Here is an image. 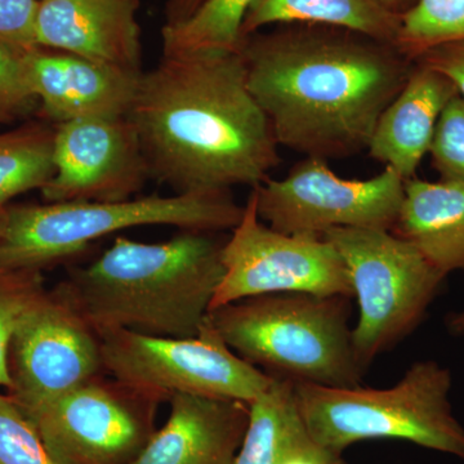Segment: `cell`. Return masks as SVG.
<instances>
[{"instance_id":"cell-1","label":"cell","mask_w":464,"mask_h":464,"mask_svg":"<svg viewBox=\"0 0 464 464\" xmlns=\"http://www.w3.org/2000/svg\"><path fill=\"white\" fill-rule=\"evenodd\" d=\"M240 53L279 146L325 161L368 149L414 67L390 43L311 24L250 34Z\"/></svg>"},{"instance_id":"cell-2","label":"cell","mask_w":464,"mask_h":464,"mask_svg":"<svg viewBox=\"0 0 464 464\" xmlns=\"http://www.w3.org/2000/svg\"><path fill=\"white\" fill-rule=\"evenodd\" d=\"M127 118L150 177L174 194L255 188L282 161L240 51L163 54L140 75Z\"/></svg>"},{"instance_id":"cell-3","label":"cell","mask_w":464,"mask_h":464,"mask_svg":"<svg viewBox=\"0 0 464 464\" xmlns=\"http://www.w3.org/2000/svg\"><path fill=\"white\" fill-rule=\"evenodd\" d=\"M216 234L183 230L163 243L118 237L56 289L96 333L195 337L225 274L226 240Z\"/></svg>"},{"instance_id":"cell-4","label":"cell","mask_w":464,"mask_h":464,"mask_svg":"<svg viewBox=\"0 0 464 464\" xmlns=\"http://www.w3.org/2000/svg\"><path fill=\"white\" fill-rule=\"evenodd\" d=\"M350 299L304 293L258 295L209 311L208 320L228 347L266 373L337 389L362 386Z\"/></svg>"},{"instance_id":"cell-5","label":"cell","mask_w":464,"mask_h":464,"mask_svg":"<svg viewBox=\"0 0 464 464\" xmlns=\"http://www.w3.org/2000/svg\"><path fill=\"white\" fill-rule=\"evenodd\" d=\"M450 390V371L433 360L414 362L389 389L295 382L304 426L325 447L343 453L360 441L401 440L464 462V427L451 409Z\"/></svg>"},{"instance_id":"cell-6","label":"cell","mask_w":464,"mask_h":464,"mask_svg":"<svg viewBox=\"0 0 464 464\" xmlns=\"http://www.w3.org/2000/svg\"><path fill=\"white\" fill-rule=\"evenodd\" d=\"M244 207L231 191L145 197L114 203L66 201L43 206H8L0 241V267L42 271L83 252L93 241L142 226L182 230H232Z\"/></svg>"},{"instance_id":"cell-7","label":"cell","mask_w":464,"mask_h":464,"mask_svg":"<svg viewBox=\"0 0 464 464\" xmlns=\"http://www.w3.org/2000/svg\"><path fill=\"white\" fill-rule=\"evenodd\" d=\"M323 237L347 268L359 306L353 346L357 362L366 369L423 322L447 276L390 230L333 228Z\"/></svg>"},{"instance_id":"cell-8","label":"cell","mask_w":464,"mask_h":464,"mask_svg":"<svg viewBox=\"0 0 464 464\" xmlns=\"http://www.w3.org/2000/svg\"><path fill=\"white\" fill-rule=\"evenodd\" d=\"M97 334L103 371L158 400L185 393L249 404L273 382V375L235 353L209 320L191 338L155 337L123 329Z\"/></svg>"},{"instance_id":"cell-9","label":"cell","mask_w":464,"mask_h":464,"mask_svg":"<svg viewBox=\"0 0 464 464\" xmlns=\"http://www.w3.org/2000/svg\"><path fill=\"white\" fill-rule=\"evenodd\" d=\"M231 231L222 252L224 277L210 310L283 293L353 298L346 266L331 241L274 230L259 218L252 194Z\"/></svg>"},{"instance_id":"cell-10","label":"cell","mask_w":464,"mask_h":464,"mask_svg":"<svg viewBox=\"0 0 464 464\" xmlns=\"http://www.w3.org/2000/svg\"><path fill=\"white\" fill-rule=\"evenodd\" d=\"M405 179L390 167L369 179H342L322 159L299 161L283 179L252 190L257 215L274 230L323 237L333 228L392 230Z\"/></svg>"},{"instance_id":"cell-11","label":"cell","mask_w":464,"mask_h":464,"mask_svg":"<svg viewBox=\"0 0 464 464\" xmlns=\"http://www.w3.org/2000/svg\"><path fill=\"white\" fill-rule=\"evenodd\" d=\"M7 393L25 415L103 371L100 337L56 288L45 290L9 344Z\"/></svg>"},{"instance_id":"cell-12","label":"cell","mask_w":464,"mask_h":464,"mask_svg":"<svg viewBox=\"0 0 464 464\" xmlns=\"http://www.w3.org/2000/svg\"><path fill=\"white\" fill-rule=\"evenodd\" d=\"M158 401L97 377L26 417L58 464H121L148 442L143 411Z\"/></svg>"},{"instance_id":"cell-13","label":"cell","mask_w":464,"mask_h":464,"mask_svg":"<svg viewBox=\"0 0 464 464\" xmlns=\"http://www.w3.org/2000/svg\"><path fill=\"white\" fill-rule=\"evenodd\" d=\"M53 163V176L41 190L48 203L130 200L151 179L127 116L54 125Z\"/></svg>"},{"instance_id":"cell-14","label":"cell","mask_w":464,"mask_h":464,"mask_svg":"<svg viewBox=\"0 0 464 464\" xmlns=\"http://www.w3.org/2000/svg\"><path fill=\"white\" fill-rule=\"evenodd\" d=\"M39 118L58 125L84 119L125 118L140 75L70 52L38 47L23 56Z\"/></svg>"},{"instance_id":"cell-15","label":"cell","mask_w":464,"mask_h":464,"mask_svg":"<svg viewBox=\"0 0 464 464\" xmlns=\"http://www.w3.org/2000/svg\"><path fill=\"white\" fill-rule=\"evenodd\" d=\"M140 0H41L38 47L141 74Z\"/></svg>"},{"instance_id":"cell-16","label":"cell","mask_w":464,"mask_h":464,"mask_svg":"<svg viewBox=\"0 0 464 464\" xmlns=\"http://www.w3.org/2000/svg\"><path fill=\"white\" fill-rule=\"evenodd\" d=\"M166 424L130 464H234L249 420L237 400L177 393Z\"/></svg>"},{"instance_id":"cell-17","label":"cell","mask_w":464,"mask_h":464,"mask_svg":"<svg viewBox=\"0 0 464 464\" xmlns=\"http://www.w3.org/2000/svg\"><path fill=\"white\" fill-rule=\"evenodd\" d=\"M458 91L438 70L414 63L408 81L382 112L369 142V157L392 168L402 179L415 177L429 154L436 125Z\"/></svg>"},{"instance_id":"cell-18","label":"cell","mask_w":464,"mask_h":464,"mask_svg":"<svg viewBox=\"0 0 464 464\" xmlns=\"http://www.w3.org/2000/svg\"><path fill=\"white\" fill-rule=\"evenodd\" d=\"M393 234L448 276L464 270V185L406 179Z\"/></svg>"},{"instance_id":"cell-19","label":"cell","mask_w":464,"mask_h":464,"mask_svg":"<svg viewBox=\"0 0 464 464\" xmlns=\"http://www.w3.org/2000/svg\"><path fill=\"white\" fill-rule=\"evenodd\" d=\"M288 24L341 27L395 45L401 16L381 0H256L244 17L241 41L267 27Z\"/></svg>"},{"instance_id":"cell-20","label":"cell","mask_w":464,"mask_h":464,"mask_svg":"<svg viewBox=\"0 0 464 464\" xmlns=\"http://www.w3.org/2000/svg\"><path fill=\"white\" fill-rule=\"evenodd\" d=\"M249 402V420L234 464H277L289 445L306 430L299 414L295 382L275 377Z\"/></svg>"},{"instance_id":"cell-21","label":"cell","mask_w":464,"mask_h":464,"mask_svg":"<svg viewBox=\"0 0 464 464\" xmlns=\"http://www.w3.org/2000/svg\"><path fill=\"white\" fill-rule=\"evenodd\" d=\"M54 125L29 121L0 133V207L32 190H42L54 173Z\"/></svg>"},{"instance_id":"cell-22","label":"cell","mask_w":464,"mask_h":464,"mask_svg":"<svg viewBox=\"0 0 464 464\" xmlns=\"http://www.w3.org/2000/svg\"><path fill=\"white\" fill-rule=\"evenodd\" d=\"M256 0H204L188 20L163 26V54L239 52L241 25Z\"/></svg>"},{"instance_id":"cell-23","label":"cell","mask_w":464,"mask_h":464,"mask_svg":"<svg viewBox=\"0 0 464 464\" xmlns=\"http://www.w3.org/2000/svg\"><path fill=\"white\" fill-rule=\"evenodd\" d=\"M464 41V0H418L401 16L396 48L415 58L445 43Z\"/></svg>"},{"instance_id":"cell-24","label":"cell","mask_w":464,"mask_h":464,"mask_svg":"<svg viewBox=\"0 0 464 464\" xmlns=\"http://www.w3.org/2000/svg\"><path fill=\"white\" fill-rule=\"evenodd\" d=\"M45 290L41 271L0 267V392L11 386L8 353L14 333Z\"/></svg>"},{"instance_id":"cell-25","label":"cell","mask_w":464,"mask_h":464,"mask_svg":"<svg viewBox=\"0 0 464 464\" xmlns=\"http://www.w3.org/2000/svg\"><path fill=\"white\" fill-rule=\"evenodd\" d=\"M0 464H58L7 392H0Z\"/></svg>"},{"instance_id":"cell-26","label":"cell","mask_w":464,"mask_h":464,"mask_svg":"<svg viewBox=\"0 0 464 464\" xmlns=\"http://www.w3.org/2000/svg\"><path fill=\"white\" fill-rule=\"evenodd\" d=\"M429 154L441 181L464 185V100L459 93L440 116Z\"/></svg>"},{"instance_id":"cell-27","label":"cell","mask_w":464,"mask_h":464,"mask_svg":"<svg viewBox=\"0 0 464 464\" xmlns=\"http://www.w3.org/2000/svg\"><path fill=\"white\" fill-rule=\"evenodd\" d=\"M23 56L0 45V123L23 118L38 106L27 84Z\"/></svg>"},{"instance_id":"cell-28","label":"cell","mask_w":464,"mask_h":464,"mask_svg":"<svg viewBox=\"0 0 464 464\" xmlns=\"http://www.w3.org/2000/svg\"><path fill=\"white\" fill-rule=\"evenodd\" d=\"M41 0H0V45L25 54L38 48L36 18Z\"/></svg>"},{"instance_id":"cell-29","label":"cell","mask_w":464,"mask_h":464,"mask_svg":"<svg viewBox=\"0 0 464 464\" xmlns=\"http://www.w3.org/2000/svg\"><path fill=\"white\" fill-rule=\"evenodd\" d=\"M414 63L432 67L447 76L464 100V41L445 43L433 47L415 58Z\"/></svg>"},{"instance_id":"cell-30","label":"cell","mask_w":464,"mask_h":464,"mask_svg":"<svg viewBox=\"0 0 464 464\" xmlns=\"http://www.w3.org/2000/svg\"><path fill=\"white\" fill-rule=\"evenodd\" d=\"M277 464H346L343 453L316 441L307 429L289 445Z\"/></svg>"},{"instance_id":"cell-31","label":"cell","mask_w":464,"mask_h":464,"mask_svg":"<svg viewBox=\"0 0 464 464\" xmlns=\"http://www.w3.org/2000/svg\"><path fill=\"white\" fill-rule=\"evenodd\" d=\"M203 2L204 0H167L164 26L177 25L188 20Z\"/></svg>"},{"instance_id":"cell-32","label":"cell","mask_w":464,"mask_h":464,"mask_svg":"<svg viewBox=\"0 0 464 464\" xmlns=\"http://www.w3.org/2000/svg\"><path fill=\"white\" fill-rule=\"evenodd\" d=\"M381 2L383 3L390 11H392L393 14L402 16L409 9L414 7L418 0H381Z\"/></svg>"},{"instance_id":"cell-33","label":"cell","mask_w":464,"mask_h":464,"mask_svg":"<svg viewBox=\"0 0 464 464\" xmlns=\"http://www.w3.org/2000/svg\"><path fill=\"white\" fill-rule=\"evenodd\" d=\"M448 329L453 334L462 335L464 334V310L460 313L451 314L448 317Z\"/></svg>"},{"instance_id":"cell-34","label":"cell","mask_w":464,"mask_h":464,"mask_svg":"<svg viewBox=\"0 0 464 464\" xmlns=\"http://www.w3.org/2000/svg\"><path fill=\"white\" fill-rule=\"evenodd\" d=\"M8 206L0 207V241L5 237V226H7Z\"/></svg>"}]
</instances>
